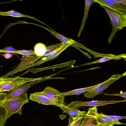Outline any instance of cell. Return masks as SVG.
<instances>
[{
	"mask_svg": "<svg viewBox=\"0 0 126 126\" xmlns=\"http://www.w3.org/2000/svg\"><path fill=\"white\" fill-rule=\"evenodd\" d=\"M29 99L43 104L52 105L60 107V106L57 103L50 99L46 96L36 94L34 93L30 94Z\"/></svg>",
	"mask_w": 126,
	"mask_h": 126,
	"instance_id": "obj_11",
	"label": "cell"
},
{
	"mask_svg": "<svg viewBox=\"0 0 126 126\" xmlns=\"http://www.w3.org/2000/svg\"><path fill=\"white\" fill-rule=\"evenodd\" d=\"M97 110L95 112L94 117L98 123L99 124L114 125L126 124L121 123L118 121H114L111 120L102 112L98 113Z\"/></svg>",
	"mask_w": 126,
	"mask_h": 126,
	"instance_id": "obj_13",
	"label": "cell"
},
{
	"mask_svg": "<svg viewBox=\"0 0 126 126\" xmlns=\"http://www.w3.org/2000/svg\"><path fill=\"white\" fill-rule=\"evenodd\" d=\"M5 113L4 109L0 106V126H5Z\"/></svg>",
	"mask_w": 126,
	"mask_h": 126,
	"instance_id": "obj_21",
	"label": "cell"
},
{
	"mask_svg": "<svg viewBox=\"0 0 126 126\" xmlns=\"http://www.w3.org/2000/svg\"><path fill=\"white\" fill-rule=\"evenodd\" d=\"M60 108L70 116L74 118H84L86 115V114L80 111L77 108L68 107L64 105L61 106Z\"/></svg>",
	"mask_w": 126,
	"mask_h": 126,
	"instance_id": "obj_12",
	"label": "cell"
},
{
	"mask_svg": "<svg viewBox=\"0 0 126 126\" xmlns=\"http://www.w3.org/2000/svg\"><path fill=\"white\" fill-rule=\"evenodd\" d=\"M101 5L105 6L121 14H126V5L117 2L114 0H93Z\"/></svg>",
	"mask_w": 126,
	"mask_h": 126,
	"instance_id": "obj_9",
	"label": "cell"
},
{
	"mask_svg": "<svg viewBox=\"0 0 126 126\" xmlns=\"http://www.w3.org/2000/svg\"><path fill=\"white\" fill-rule=\"evenodd\" d=\"M101 6L109 15L112 26V31L108 40L109 44L112 41L116 33L126 27V14L120 13L105 6Z\"/></svg>",
	"mask_w": 126,
	"mask_h": 126,
	"instance_id": "obj_2",
	"label": "cell"
},
{
	"mask_svg": "<svg viewBox=\"0 0 126 126\" xmlns=\"http://www.w3.org/2000/svg\"><path fill=\"white\" fill-rule=\"evenodd\" d=\"M110 119L114 121H118L119 120L126 118V116H120L115 115H106Z\"/></svg>",
	"mask_w": 126,
	"mask_h": 126,
	"instance_id": "obj_23",
	"label": "cell"
},
{
	"mask_svg": "<svg viewBox=\"0 0 126 126\" xmlns=\"http://www.w3.org/2000/svg\"><path fill=\"white\" fill-rule=\"evenodd\" d=\"M62 43V44L55 50L51 52L48 55L42 58L40 60L37 62L32 64L30 66L29 68L34 66L39 65L46 61L55 58L63 51L72 45L70 44Z\"/></svg>",
	"mask_w": 126,
	"mask_h": 126,
	"instance_id": "obj_10",
	"label": "cell"
},
{
	"mask_svg": "<svg viewBox=\"0 0 126 126\" xmlns=\"http://www.w3.org/2000/svg\"><path fill=\"white\" fill-rule=\"evenodd\" d=\"M13 53L21 54L23 55H27L35 54L34 51L25 50H17L13 52Z\"/></svg>",
	"mask_w": 126,
	"mask_h": 126,
	"instance_id": "obj_22",
	"label": "cell"
},
{
	"mask_svg": "<svg viewBox=\"0 0 126 126\" xmlns=\"http://www.w3.org/2000/svg\"><path fill=\"white\" fill-rule=\"evenodd\" d=\"M34 93L46 96L50 99L57 103L60 106V107L64 105L65 96L61 95V93L58 90L51 87L47 86L43 91Z\"/></svg>",
	"mask_w": 126,
	"mask_h": 126,
	"instance_id": "obj_6",
	"label": "cell"
},
{
	"mask_svg": "<svg viewBox=\"0 0 126 126\" xmlns=\"http://www.w3.org/2000/svg\"><path fill=\"white\" fill-rule=\"evenodd\" d=\"M0 15L3 16H10L15 17H28L34 19L44 24V23L41 22L34 17L28 15H23L13 10L6 12H0Z\"/></svg>",
	"mask_w": 126,
	"mask_h": 126,
	"instance_id": "obj_18",
	"label": "cell"
},
{
	"mask_svg": "<svg viewBox=\"0 0 126 126\" xmlns=\"http://www.w3.org/2000/svg\"><path fill=\"white\" fill-rule=\"evenodd\" d=\"M46 47L44 44L39 43L36 44L34 47L35 54L38 56H43L46 51Z\"/></svg>",
	"mask_w": 126,
	"mask_h": 126,
	"instance_id": "obj_19",
	"label": "cell"
},
{
	"mask_svg": "<svg viewBox=\"0 0 126 126\" xmlns=\"http://www.w3.org/2000/svg\"><path fill=\"white\" fill-rule=\"evenodd\" d=\"M40 78L39 79L21 85L8 91L7 93H0V102L12 99L18 97L23 94L32 86L34 84L49 79H56L51 78L52 76Z\"/></svg>",
	"mask_w": 126,
	"mask_h": 126,
	"instance_id": "obj_3",
	"label": "cell"
},
{
	"mask_svg": "<svg viewBox=\"0 0 126 126\" xmlns=\"http://www.w3.org/2000/svg\"><path fill=\"white\" fill-rule=\"evenodd\" d=\"M74 47H75L76 48L78 49L79 50H80L81 51L84 55H85L86 56L88 57L90 59L91 58V57H90V56L88 53H86V52H84L83 51H82V50H81L80 49L78 48V47H77L76 46H74Z\"/></svg>",
	"mask_w": 126,
	"mask_h": 126,
	"instance_id": "obj_27",
	"label": "cell"
},
{
	"mask_svg": "<svg viewBox=\"0 0 126 126\" xmlns=\"http://www.w3.org/2000/svg\"><path fill=\"white\" fill-rule=\"evenodd\" d=\"M39 26L42 27L48 31L51 34L56 37L62 42L64 43H67L70 44H72L71 46L73 45L76 42L73 39L71 38H69L65 37L63 35L56 32L55 31L52 30L48 29L47 28L42 26L41 25H38Z\"/></svg>",
	"mask_w": 126,
	"mask_h": 126,
	"instance_id": "obj_17",
	"label": "cell"
},
{
	"mask_svg": "<svg viewBox=\"0 0 126 126\" xmlns=\"http://www.w3.org/2000/svg\"><path fill=\"white\" fill-rule=\"evenodd\" d=\"M103 94L108 95H116L121 96L125 98H126V92H125L123 93L121 92L119 93L115 94H110L106 93H103Z\"/></svg>",
	"mask_w": 126,
	"mask_h": 126,
	"instance_id": "obj_24",
	"label": "cell"
},
{
	"mask_svg": "<svg viewBox=\"0 0 126 126\" xmlns=\"http://www.w3.org/2000/svg\"><path fill=\"white\" fill-rule=\"evenodd\" d=\"M126 100L119 101H92L89 102L76 101L71 102L67 106L69 108H77L83 106H91L93 107L103 106L107 104H115L119 102H126Z\"/></svg>",
	"mask_w": 126,
	"mask_h": 126,
	"instance_id": "obj_7",
	"label": "cell"
},
{
	"mask_svg": "<svg viewBox=\"0 0 126 126\" xmlns=\"http://www.w3.org/2000/svg\"><path fill=\"white\" fill-rule=\"evenodd\" d=\"M95 3L93 0H85L84 11V16L81 26L78 33V37H79L84 28L86 21L88 16V13L91 6Z\"/></svg>",
	"mask_w": 126,
	"mask_h": 126,
	"instance_id": "obj_15",
	"label": "cell"
},
{
	"mask_svg": "<svg viewBox=\"0 0 126 126\" xmlns=\"http://www.w3.org/2000/svg\"><path fill=\"white\" fill-rule=\"evenodd\" d=\"M115 1L126 5V0H114Z\"/></svg>",
	"mask_w": 126,
	"mask_h": 126,
	"instance_id": "obj_26",
	"label": "cell"
},
{
	"mask_svg": "<svg viewBox=\"0 0 126 126\" xmlns=\"http://www.w3.org/2000/svg\"><path fill=\"white\" fill-rule=\"evenodd\" d=\"M101 83L94 85L91 86L74 90L69 92L64 93H61V95L65 96L72 95H78L84 93L86 92H88L94 88L96 87L101 84Z\"/></svg>",
	"mask_w": 126,
	"mask_h": 126,
	"instance_id": "obj_16",
	"label": "cell"
},
{
	"mask_svg": "<svg viewBox=\"0 0 126 126\" xmlns=\"http://www.w3.org/2000/svg\"><path fill=\"white\" fill-rule=\"evenodd\" d=\"M3 55L6 59H9L12 57V55L9 53H7Z\"/></svg>",
	"mask_w": 126,
	"mask_h": 126,
	"instance_id": "obj_25",
	"label": "cell"
},
{
	"mask_svg": "<svg viewBox=\"0 0 126 126\" xmlns=\"http://www.w3.org/2000/svg\"><path fill=\"white\" fill-rule=\"evenodd\" d=\"M84 118H74L70 116L68 126H80Z\"/></svg>",
	"mask_w": 126,
	"mask_h": 126,
	"instance_id": "obj_20",
	"label": "cell"
},
{
	"mask_svg": "<svg viewBox=\"0 0 126 126\" xmlns=\"http://www.w3.org/2000/svg\"><path fill=\"white\" fill-rule=\"evenodd\" d=\"M29 102L26 93L16 98L0 102V106L4 110L5 121H6L14 113H17L21 115L22 106Z\"/></svg>",
	"mask_w": 126,
	"mask_h": 126,
	"instance_id": "obj_1",
	"label": "cell"
},
{
	"mask_svg": "<svg viewBox=\"0 0 126 126\" xmlns=\"http://www.w3.org/2000/svg\"><path fill=\"white\" fill-rule=\"evenodd\" d=\"M126 54H122L116 56L115 55L114 56H106L103 57V58L94 62L86 63L81 65L73 66H72V68L80 66H83L85 65L93 64L95 63H101L105 62L112 59H114L115 60H120L122 58H123L124 59L126 60Z\"/></svg>",
	"mask_w": 126,
	"mask_h": 126,
	"instance_id": "obj_14",
	"label": "cell"
},
{
	"mask_svg": "<svg viewBox=\"0 0 126 126\" xmlns=\"http://www.w3.org/2000/svg\"><path fill=\"white\" fill-rule=\"evenodd\" d=\"M126 73L125 72L122 75L115 74L112 75L109 79L101 83L99 85L84 94V96L87 98H93L99 94H102L103 90L108 88L110 85L125 76Z\"/></svg>",
	"mask_w": 126,
	"mask_h": 126,
	"instance_id": "obj_5",
	"label": "cell"
},
{
	"mask_svg": "<svg viewBox=\"0 0 126 126\" xmlns=\"http://www.w3.org/2000/svg\"><path fill=\"white\" fill-rule=\"evenodd\" d=\"M29 78L17 76L13 78L0 77V92L8 91L21 85L39 78Z\"/></svg>",
	"mask_w": 126,
	"mask_h": 126,
	"instance_id": "obj_4",
	"label": "cell"
},
{
	"mask_svg": "<svg viewBox=\"0 0 126 126\" xmlns=\"http://www.w3.org/2000/svg\"><path fill=\"white\" fill-rule=\"evenodd\" d=\"M97 110V107L89 108L86 115L80 126H113L114 124H100L98 123L94 115Z\"/></svg>",
	"mask_w": 126,
	"mask_h": 126,
	"instance_id": "obj_8",
	"label": "cell"
}]
</instances>
